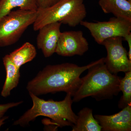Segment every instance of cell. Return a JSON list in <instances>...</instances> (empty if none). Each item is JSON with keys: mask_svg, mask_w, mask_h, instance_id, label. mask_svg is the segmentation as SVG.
I'll use <instances>...</instances> for the list:
<instances>
[{"mask_svg": "<svg viewBox=\"0 0 131 131\" xmlns=\"http://www.w3.org/2000/svg\"><path fill=\"white\" fill-rule=\"evenodd\" d=\"M102 59L82 66L70 63L46 66L28 82L26 89L38 96L64 92L73 96L81 83L80 75Z\"/></svg>", "mask_w": 131, "mask_h": 131, "instance_id": "cell-1", "label": "cell"}, {"mask_svg": "<svg viewBox=\"0 0 131 131\" xmlns=\"http://www.w3.org/2000/svg\"><path fill=\"white\" fill-rule=\"evenodd\" d=\"M104 60L105 58H102L101 61L91 66L87 75L81 78L80 86L72 96L73 102L89 96L97 101L109 99L119 93L121 78L109 71Z\"/></svg>", "mask_w": 131, "mask_h": 131, "instance_id": "cell-2", "label": "cell"}, {"mask_svg": "<svg viewBox=\"0 0 131 131\" xmlns=\"http://www.w3.org/2000/svg\"><path fill=\"white\" fill-rule=\"evenodd\" d=\"M29 94L32 101V106L14 121V125L27 126L39 116L51 119L59 127H73L75 124L77 116L72 110L71 94L67 93L63 100L56 101L45 100L31 93Z\"/></svg>", "mask_w": 131, "mask_h": 131, "instance_id": "cell-3", "label": "cell"}, {"mask_svg": "<svg viewBox=\"0 0 131 131\" xmlns=\"http://www.w3.org/2000/svg\"><path fill=\"white\" fill-rule=\"evenodd\" d=\"M86 15L83 0H60L50 7L38 9L33 29L38 31L45 25L55 22L75 27Z\"/></svg>", "mask_w": 131, "mask_h": 131, "instance_id": "cell-4", "label": "cell"}, {"mask_svg": "<svg viewBox=\"0 0 131 131\" xmlns=\"http://www.w3.org/2000/svg\"><path fill=\"white\" fill-rule=\"evenodd\" d=\"M37 16V11L19 9L10 12L0 21V47L16 43Z\"/></svg>", "mask_w": 131, "mask_h": 131, "instance_id": "cell-5", "label": "cell"}, {"mask_svg": "<svg viewBox=\"0 0 131 131\" xmlns=\"http://www.w3.org/2000/svg\"><path fill=\"white\" fill-rule=\"evenodd\" d=\"M80 25L89 30L95 42L102 45L103 41L115 37H125L131 33V20L115 17L108 21L96 22L82 21Z\"/></svg>", "mask_w": 131, "mask_h": 131, "instance_id": "cell-6", "label": "cell"}, {"mask_svg": "<svg viewBox=\"0 0 131 131\" xmlns=\"http://www.w3.org/2000/svg\"><path fill=\"white\" fill-rule=\"evenodd\" d=\"M122 40L121 37L111 38L103 41L101 45L105 46L107 52L104 60L105 64L109 71L114 74L131 71V61L123 46Z\"/></svg>", "mask_w": 131, "mask_h": 131, "instance_id": "cell-7", "label": "cell"}, {"mask_svg": "<svg viewBox=\"0 0 131 131\" xmlns=\"http://www.w3.org/2000/svg\"><path fill=\"white\" fill-rule=\"evenodd\" d=\"M89 44L81 31L61 32L55 53L65 57L81 56L86 52Z\"/></svg>", "mask_w": 131, "mask_h": 131, "instance_id": "cell-8", "label": "cell"}, {"mask_svg": "<svg viewBox=\"0 0 131 131\" xmlns=\"http://www.w3.org/2000/svg\"><path fill=\"white\" fill-rule=\"evenodd\" d=\"M103 131H131V105L112 115H94Z\"/></svg>", "mask_w": 131, "mask_h": 131, "instance_id": "cell-9", "label": "cell"}, {"mask_svg": "<svg viewBox=\"0 0 131 131\" xmlns=\"http://www.w3.org/2000/svg\"><path fill=\"white\" fill-rule=\"evenodd\" d=\"M61 24L59 22L50 23L38 30L37 45L38 49L42 50L45 57H50L55 53L61 32Z\"/></svg>", "mask_w": 131, "mask_h": 131, "instance_id": "cell-10", "label": "cell"}, {"mask_svg": "<svg viewBox=\"0 0 131 131\" xmlns=\"http://www.w3.org/2000/svg\"><path fill=\"white\" fill-rule=\"evenodd\" d=\"M6 71V80L1 92V95L7 97L11 94V91L18 86L20 78V69L13 63L8 54L3 58Z\"/></svg>", "mask_w": 131, "mask_h": 131, "instance_id": "cell-11", "label": "cell"}, {"mask_svg": "<svg viewBox=\"0 0 131 131\" xmlns=\"http://www.w3.org/2000/svg\"><path fill=\"white\" fill-rule=\"evenodd\" d=\"M99 4L105 13L131 20V2L127 0H100Z\"/></svg>", "mask_w": 131, "mask_h": 131, "instance_id": "cell-12", "label": "cell"}, {"mask_svg": "<svg viewBox=\"0 0 131 131\" xmlns=\"http://www.w3.org/2000/svg\"><path fill=\"white\" fill-rule=\"evenodd\" d=\"M72 131H101L102 127L93 115V110L84 107L78 113Z\"/></svg>", "mask_w": 131, "mask_h": 131, "instance_id": "cell-13", "label": "cell"}, {"mask_svg": "<svg viewBox=\"0 0 131 131\" xmlns=\"http://www.w3.org/2000/svg\"><path fill=\"white\" fill-rule=\"evenodd\" d=\"M37 54L35 46L31 43L27 42L8 55L16 67L20 69L22 66L33 60Z\"/></svg>", "mask_w": 131, "mask_h": 131, "instance_id": "cell-14", "label": "cell"}, {"mask_svg": "<svg viewBox=\"0 0 131 131\" xmlns=\"http://www.w3.org/2000/svg\"><path fill=\"white\" fill-rule=\"evenodd\" d=\"M37 11V0H0V21L14 8Z\"/></svg>", "mask_w": 131, "mask_h": 131, "instance_id": "cell-15", "label": "cell"}, {"mask_svg": "<svg viewBox=\"0 0 131 131\" xmlns=\"http://www.w3.org/2000/svg\"><path fill=\"white\" fill-rule=\"evenodd\" d=\"M125 73V76L121 78L120 82V90L123 95L119 101L118 107L121 109L131 105V71Z\"/></svg>", "mask_w": 131, "mask_h": 131, "instance_id": "cell-16", "label": "cell"}, {"mask_svg": "<svg viewBox=\"0 0 131 131\" xmlns=\"http://www.w3.org/2000/svg\"><path fill=\"white\" fill-rule=\"evenodd\" d=\"M23 101L16 102H9L5 104H0V118L4 117L6 113L10 108L19 105L23 103Z\"/></svg>", "mask_w": 131, "mask_h": 131, "instance_id": "cell-17", "label": "cell"}, {"mask_svg": "<svg viewBox=\"0 0 131 131\" xmlns=\"http://www.w3.org/2000/svg\"><path fill=\"white\" fill-rule=\"evenodd\" d=\"M60 1V0H37L38 9H44L50 7Z\"/></svg>", "mask_w": 131, "mask_h": 131, "instance_id": "cell-18", "label": "cell"}, {"mask_svg": "<svg viewBox=\"0 0 131 131\" xmlns=\"http://www.w3.org/2000/svg\"><path fill=\"white\" fill-rule=\"evenodd\" d=\"M123 38H124L128 43L129 46V51L128 52V57L129 59L131 61V33L127 34Z\"/></svg>", "mask_w": 131, "mask_h": 131, "instance_id": "cell-19", "label": "cell"}, {"mask_svg": "<svg viewBox=\"0 0 131 131\" xmlns=\"http://www.w3.org/2000/svg\"><path fill=\"white\" fill-rule=\"evenodd\" d=\"M8 117L7 116H4L2 118H0V129H1V127L3 125L5 124V121L6 119L8 118Z\"/></svg>", "mask_w": 131, "mask_h": 131, "instance_id": "cell-20", "label": "cell"}, {"mask_svg": "<svg viewBox=\"0 0 131 131\" xmlns=\"http://www.w3.org/2000/svg\"><path fill=\"white\" fill-rule=\"evenodd\" d=\"M127 1L131 2V0H127Z\"/></svg>", "mask_w": 131, "mask_h": 131, "instance_id": "cell-21", "label": "cell"}]
</instances>
